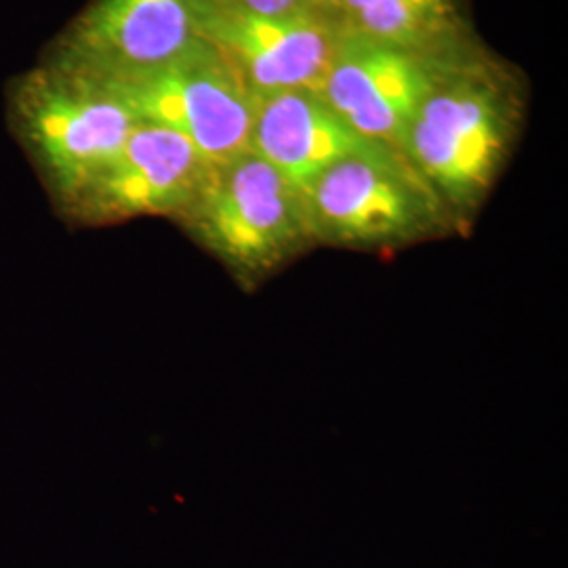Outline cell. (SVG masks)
Segmentation results:
<instances>
[{"label":"cell","instance_id":"12","mask_svg":"<svg viewBox=\"0 0 568 568\" xmlns=\"http://www.w3.org/2000/svg\"><path fill=\"white\" fill-rule=\"evenodd\" d=\"M222 2L241 7L253 13H262V16H291V13L318 11V4H321V0H222Z\"/></svg>","mask_w":568,"mask_h":568},{"label":"cell","instance_id":"5","mask_svg":"<svg viewBox=\"0 0 568 568\" xmlns=\"http://www.w3.org/2000/svg\"><path fill=\"white\" fill-rule=\"evenodd\" d=\"M18 114L37 156L70 201L121 152L138 124L102 87L55 65L21 84Z\"/></svg>","mask_w":568,"mask_h":568},{"label":"cell","instance_id":"1","mask_svg":"<svg viewBox=\"0 0 568 568\" xmlns=\"http://www.w3.org/2000/svg\"><path fill=\"white\" fill-rule=\"evenodd\" d=\"M518 122L508 77L471 55L427 95L398 150L450 213L471 211L508 161Z\"/></svg>","mask_w":568,"mask_h":568},{"label":"cell","instance_id":"8","mask_svg":"<svg viewBox=\"0 0 568 568\" xmlns=\"http://www.w3.org/2000/svg\"><path fill=\"white\" fill-rule=\"evenodd\" d=\"M194 0H95L72 26L55 68L87 81L143 74L201 47Z\"/></svg>","mask_w":568,"mask_h":568},{"label":"cell","instance_id":"9","mask_svg":"<svg viewBox=\"0 0 568 568\" xmlns=\"http://www.w3.org/2000/svg\"><path fill=\"white\" fill-rule=\"evenodd\" d=\"M211 166L180 133L138 122L121 152L74 201L98 220L182 217L203 190Z\"/></svg>","mask_w":568,"mask_h":568},{"label":"cell","instance_id":"6","mask_svg":"<svg viewBox=\"0 0 568 568\" xmlns=\"http://www.w3.org/2000/svg\"><path fill=\"white\" fill-rule=\"evenodd\" d=\"M199 39L224 61L255 100L295 91H321L339 30L321 11L262 16L222 0H194Z\"/></svg>","mask_w":568,"mask_h":568},{"label":"cell","instance_id":"11","mask_svg":"<svg viewBox=\"0 0 568 568\" xmlns=\"http://www.w3.org/2000/svg\"><path fill=\"white\" fill-rule=\"evenodd\" d=\"M318 11L345 37L436 58L474 53L457 0H321Z\"/></svg>","mask_w":568,"mask_h":568},{"label":"cell","instance_id":"3","mask_svg":"<svg viewBox=\"0 0 568 568\" xmlns=\"http://www.w3.org/2000/svg\"><path fill=\"white\" fill-rule=\"evenodd\" d=\"M182 217L243 278L274 272L314 241L302 190L253 150L213 164Z\"/></svg>","mask_w":568,"mask_h":568},{"label":"cell","instance_id":"7","mask_svg":"<svg viewBox=\"0 0 568 568\" xmlns=\"http://www.w3.org/2000/svg\"><path fill=\"white\" fill-rule=\"evenodd\" d=\"M471 55L436 58L342 34L321 93L358 135L398 150L427 95Z\"/></svg>","mask_w":568,"mask_h":568},{"label":"cell","instance_id":"10","mask_svg":"<svg viewBox=\"0 0 568 568\" xmlns=\"http://www.w3.org/2000/svg\"><path fill=\"white\" fill-rule=\"evenodd\" d=\"M366 143L321 91L295 89L253 103L251 150L300 190Z\"/></svg>","mask_w":568,"mask_h":568},{"label":"cell","instance_id":"2","mask_svg":"<svg viewBox=\"0 0 568 568\" xmlns=\"http://www.w3.org/2000/svg\"><path fill=\"white\" fill-rule=\"evenodd\" d=\"M314 241L396 246L438 232L450 211L403 152L368 142L302 190Z\"/></svg>","mask_w":568,"mask_h":568},{"label":"cell","instance_id":"4","mask_svg":"<svg viewBox=\"0 0 568 568\" xmlns=\"http://www.w3.org/2000/svg\"><path fill=\"white\" fill-rule=\"evenodd\" d=\"M95 84L135 121L180 133L209 164L227 163L251 150L255 102L204 42L163 68Z\"/></svg>","mask_w":568,"mask_h":568}]
</instances>
